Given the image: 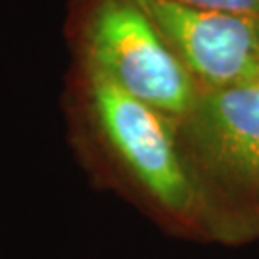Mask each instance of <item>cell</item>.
<instances>
[{
    "label": "cell",
    "instance_id": "cell-1",
    "mask_svg": "<svg viewBox=\"0 0 259 259\" xmlns=\"http://www.w3.org/2000/svg\"><path fill=\"white\" fill-rule=\"evenodd\" d=\"M175 125L211 238L259 236V79L200 91Z\"/></svg>",
    "mask_w": 259,
    "mask_h": 259
},
{
    "label": "cell",
    "instance_id": "cell-2",
    "mask_svg": "<svg viewBox=\"0 0 259 259\" xmlns=\"http://www.w3.org/2000/svg\"><path fill=\"white\" fill-rule=\"evenodd\" d=\"M94 127L113 165L175 229L211 238L202 194L181 148L175 121L87 67Z\"/></svg>",
    "mask_w": 259,
    "mask_h": 259
},
{
    "label": "cell",
    "instance_id": "cell-3",
    "mask_svg": "<svg viewBox=\"0 0 259 259\" xmlns=\"http://www.w3.org/2000/svg\"><path fill=\"white\" fill-rule=\"evenodd\" d=\"M87 67L123 93L181 121L198 84L137 0H98L84 27Z\"/></svg>",
    "mask_w": 259,
    "mask_h": 259
},
{
    "label": "cell",
    "instance_id": "cell-4",
    "mask_svg": "<svg viewBox=\"0 0 259 259\" xmlns=\"http://www.w3.org/2000/svg\"><path fill=\"white\" fill-rule=\"evenodd\" d=\"M200 91L259 79V19L183 6L173 0H137Z\"/></svg>",
    "mask_w": 259,
    "mask_h": 259
},
{
    "label": "cell",
    "instance_id": "cell-5",
    "mask_svg": "<svg viewBox=\"0 0 259 259\" xmlns=\"http://www.w3.org/2000/svg\"><path fill=\"white\" fill-rule=\"evenodd\" d=\"M183 6L209 12H223V14H236L259 19V0H173Z\"/></svg>",
    "mask_w": 259,
    "mask_h": 259
}]
</instances>
